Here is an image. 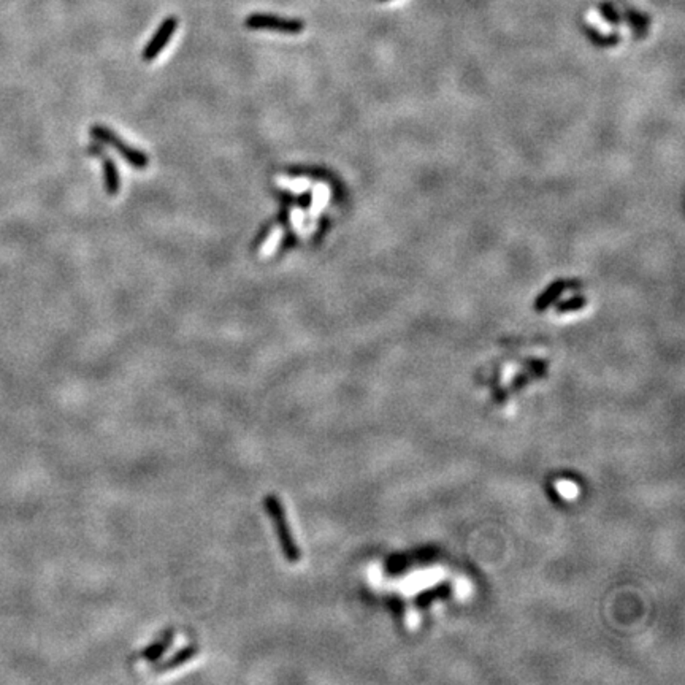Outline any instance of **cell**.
Here are the masks:
<instances>
[{
	"mask_svg": "<svg viewBox=\"0 0 685 685\" xmlns=\"http://www.w3.org/2000/svg\"><path fill=\"white\" fill-rule=\"evenodd\" d=\"M262 503H264L265 513L268 514L271 525H273L275 528L279 549H281L285 562L290 565L298 563L302 560V550L298 548L294 533H292V528L289 525L288 514H285V508H284V503L281 502V498H279L276 494H268L264 497Z\"/></svg>",
	"mask_w": 685,
	"mask_h": 685,
	"instance_id": "6da1fadb",
	"label": "cell"
},
{
	"mask_svg": "<svg viewBox=\"0 0 685 685\" xmlns=\"http://www.w3.org/2000/svg\"><path fill=\"white\" fill-rule=\"evenodd\" d=\"M246 26L256 30H275L283 34H300L305 30V23L300 19H285L273 15H262L256 13L246 18Z\"/></svg>",
	"mask_w": 685,
	"mask_h": 685,
	"instance_id": "7a4b0ae2",
	"label": "cell"
},
{
	"mask_svg": "<svg viewBox=\"0 0 685 685\" xmlns=\"http://www.w3.org/2000/svg\"><path fill=\"white\" fill-rule=\"evenodd\" d=\"M91 134L94 138L101 140V142L113 146V148H116L119 154H121L130 165H134L135 169H145L146 165H148V157H146L142 151H138L135 148H132V146L123 143L121 138L116 137L115 134H113V132H110L108 129L103 128V125H94V128L91 129Z\"/></svg>",
	"mask_w": 685,
	"mask_h": 685,
	"instance_id": "3957f363",
	"label": "cell"
},
{
	"mask_svg": "<svg viewBox=\"0 0 685 685\" xmlns=\"http://www.w3.org/2000/svg\"><path fill=\"white\" fill-rule=\"evenodd\" d=\"M176 26H178L176 18L164 19L162 24L159 26V29L154 34V37H152L149 40V43L146 45V48L143 51L145 61H152V59H156L159 56V52H161L165 48V46L169 45L171 35L175 34Z\"/></svg>",
	"mask_w": 685,
	"mask_h": 685,
	"instance_id": "277c9868",
	"label": "cell"
},
{
	"mask_svg": "<svg viewBox=\"0 0 685 685\" xmlns=\"http://www.w3.org/2000/svg\"><path fill=\"white\" fill-rule=\"evenodd\" d=\"M198 652H200V647H198V644H196V642L186 644L184 647H181L178 652H175V654L170 655L169 658H165L164 662H161V663L156 662L157 664H154V667H152V671H154L156 674L170 673V671L181 668L183 664L189 663L191 660H194V658L198 655Z\"/></svg>",
	"mask_w": 685,
	"mask_h": 685,
	"instance_id": "5b68a950",
	"label": "cell"
},
{
	"mask_svg": "<svg viewBox=\"0 0 685 685\" xmlns=\"http://www.w3.org/2000/svg\"><path fill=\"white\" fill-rule=\"evenodd\" d=\"M173 640H175V630L173 628L164 630L156 641H152L142 652H140V658L146 663L159 662L165 655V652L171 647Z\"/></svg>",
	"mask_w": 685,
	"mask_h": 685,
	"instance_id": "8992f818",
	"label": "cell"
},
{
	"mask_svg": "<svg viewBox=\"0 0 685 685\" xmlns=\"http://www.w3.org/2000/svg\"><path fill=\"white\" fill-rule=\"evenodd\" d=\"M623 9H625L623 10L625 19H627V23L630 24L631 30L635 32V35L642 37L649 29L650 18L647 15H644V13H641L640 10L633 9V6L627 5V4H623Z\"/></svg>",
	"mask_w": 685,
	"mask_h": 685,
	"instance_id": "52a82bcc",
	"label": "cell"
},
{
	"mask_svg": "<svg viewBox=\"0 0 685 685\" xmlns=\"http://www.w3.org/2000/svg\"><path fill=\"white\" fill-rule=\"evenodd\" d=\"M103 173H105V183L106 191L110 196H116L119 191V173L116 165L110 159H103Z\"/></svg>",
	"mask_w": 685,
	"mask_h": 685,
	"instance_id": "ba28073f",
	"label": "cell"
},
{
	"mask_svg": "<svg viewBox=\"0 0 685 685\" xmlns=\"http://www.w3.org/2000/svg\"><path fill=\"white\" fill-rule=\"evenodd\" d=\"M587 35H589L591 42H594L598 46H603V48H608V46H616L618 42H621V35L616 34V32H614V34L604 35V34H601V32H598L594 28H587Z\"/></svg>",
	"mask_w": 685,
	"mask_h": 685,
	"instance_id": "9c48e42d",
	"label": "cell"
},
{
	"mask_svg": "<svg viewBox=\"0 0 685 685\" xmlns=\"http://www.w3.org/2000/svg\"><path fill=\"white\" fill-rule=\"evenodd\" d=\"M565 288V284L563 283H555V284H552L550 288L548 289V292H544V294L538 298V302H536V310L538 311H543V310H546L549 305L555 300V298L562 294V290Z\"/></svg>",
	"mask_w": 685,
	"mask_h": 685,
	"instance_id": "30bf717a",
	"label": "cell"
},
{
	"mask_svg": "<svg viewBox=\"0 0 685 685\" xmlns=\"http://www.w3.org/2000/svg\"><path fill=\"white\" fill-rule=\"evenodd\" d=\"M598 11H600V15L603 16L604 21H608L609 24L618 26L622 23V15L617 11V9L613 4L608 2V0L598 4Z\"/></svg>",
	"mask_w": 685,
	"mask_h": 685,
	"instance_id": "8fae6325",
	"label": "cell"
},
{
	"mask_svg": "<svg viewBox=\"0 0 685 685\" xmlns=\"http://www.w3.org/2000/svg\"><path fill=\"white\" fill-rule=\"evenodd\" d=\"M281 238H283V230L281 229H276L273 234H271L268 238H267V242L264 243L262 246V249H261V256L262 257H267V256H271L275 252V249L279 246V243H281Z\"/></svg>",
	"mask_w": 685,
	"mask_h": 685,
	"instance_id": "7c38bea8",
	"label": "cell"
},
{
	"mask_svg": "<svg viewBox=\"0 0 685 685\" xmlns=\"http://www.w3.org/2000/svg\"><path fill=\"white\" fill-rule=\"evenodd\" d=\"M278 184L290 192H303L305 189H308L310 186L308 181H305V179H292V178H279Z\"/></svg>",
	"mask_w": 685,
	"mask_h": 685,
	"instance_id": "4fadbf2b",
	"label": "cell"
},
{
	"mask_svg": "<svg viewBox=\"0 0 685 685\" xmlns=\"http://www.w3.org/2000/svg\"><path fill=\"white\" fill-rule=\"evenodd\" d=\"M325 198H327V189L324 188V186H316V189H315V196H312V205H311V216H315L316 215V211H319L322 208V205L325 202Z\"/></svg>",
	"mask_w": 685,
	"mask_h": 685,
	"instance_id": "5bb4252c",
	"label": "cell"
},
{
	"mask_svg": "<svg viewBox=\"0 0 685 685\" xmlns=\"http://www.w3.org/2000/svg\"><path fill=\"white\" fill-rule=\"evenodd\" d=\"M585 307V298L584 297H574L571 300L563 302L562 305H558L557 310L560 312H570V311H577Z\"/></svg>",
	"mask_w": 685,
	"mask_h": 685,
	"instance_id": "9a60e30c",
	"label": "cell"
},
{
	"mask_svg": "<svg viewBox=\"0 0 685 685\" xmlns=\"http://www.w3.org/2000/svg\"><path fill=\"white\" fill-rule=\"evenodd\" d=\"M557 490L560 492L562 497L565 498H576L577 495V487L570 481H560L557 484Z\"/></svg>",
	"mask_w": 685,
	"mask_h": 685,
	"instance_id": "2e32d148",
	"label": "cell"
},
{
	"mask_svg": "<svg viewBox=\"0 0 685 685\" xmlns=\"http://www.w3.org/2000/svg\"><path fill=\"white\" fill-rule=\"evenodd\" d=\"M290 221L294 222L295 229H297L298 232H302V227H303V213H302L300 210H294V211H292Z\"/></svg>",
	"mask_w": 685,
	"mask_h": 685,
	"instance_id": "e0dca14e",
	"label": "cell"
},
{
	"mask_svg": "<svg viewBox=\"0 0 685 685\" xmlns=\"http://www.w3.org/2000/svg\"><path fill=\"white\" fill-rule=\"evenodd\" d=\"M455 589H457V591H458V594H460V595H467L468 591H470L468 584L465 582V581H458V584H457V587H455Z\"/></svg>",
	"mask_w": 685,
	"mask_h": 685,
	"instance_id": "ac0fdd59",
	"label": "cell"
},
{
	"mask_svg": "<svg viewBox=\"0 0 685 685\" xmlns=\"http://www.w3.org/2000/svg\"><path fill=\"white\" fill-rule=\"evenodd\" d=\"M379 2H387V0H379Z\"/></svg>",
	"mask_w": 685,
	"mask_h": 685,
	"instance_id": "d6986e66",
	"label": "cell"
}]
</instances>
